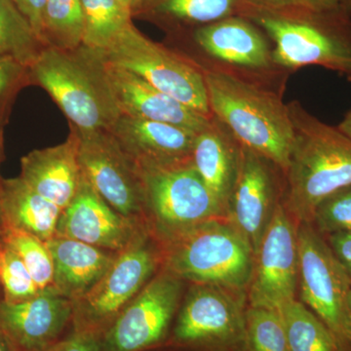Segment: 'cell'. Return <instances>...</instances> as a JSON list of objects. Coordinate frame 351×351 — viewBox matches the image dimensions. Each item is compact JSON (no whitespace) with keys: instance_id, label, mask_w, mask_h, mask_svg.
I'll return each mask as SVG.
<instances>
[{"instance_id":"34","label":"cell","mask_w":351,"mask_h":351,"mask_svg":"<svg viewBox=\"0 0 351 351\" xmlns=\"http://www.w3.org/2000/svg\"><path fill=\"white\" fill-rule=\"evenodd\" d=\"M54 351H106L103 334L73 328Z\"/></svg>"},{"instance_id":"44","label":"cell","mask_w":351,"mask_h":351,"mask_svg":"<svg viewBox=\"0 0 351 351\" xmlns=\"http://www.w3.org/2000/svg\"><path fill=\"white\" fill-rule=\"evenodd\" d=\"M1 180L2 178L0 177V191H1ZM2 225V209H1V198H0V226Z\"/></svg>"},{"instance_id":"13","label":"cell","mask_w":351,"mask_h":351,"mask_svg":"<svg viewBox=\"0 0 351 351\" xmlns=\"http://www.w3.org/2000/svg\"><path fill=\"white\" fill-rule=\"evenodd\" d=\"M298 226L280 203L254 257L253 274L247 291L249 306L278 311L288 302L298 299Z\"/></svg>"},{"instance_id":"35","label":"cell","mask_w":351,"mask_h":351,"mask_svg":"<svg viewBox=\"0 0 351 351\" xmlns=\"http://www.w3.org/2000/svg\"><path fill=\"white\" fill-rule=\"evenodd\" d=\"M12 2L31 25L36 38L44 46L43 17L47 0H12Z\"/></svg>"},{"instance_id":"18","label":"cell","mask_w":351,"mask_h":351,"mask_svg":"<svg viewBox=\"0 0 351 351\" xmlns=\"http://www.w3.org/2000/svg\"><path fill=\"white\" fill-rule=\"evenodd\" d=\"M108 131L140 169L191 161L197 135L174 124L122 114Z\"/></svg>"},{"instance_id":"25","label":"cell","mask_w":351,"mask_h":351,"mask_svg":"<svg viewBox=\"0 0 351 351\" xmlns=\"http://www.w3.org/2000/svg\"><path fill=\"white\" fill-rule=\"evenodd\" d=\"M278 311L290 351H343L326 325L299 300L288 302Z\"/></svg>"},{"instance_id":"17","label":"cell","mask_w":351,"mask_h":351,"mask_svg":"<svg viewBox=\"0 0 351 351\" xmlns=\"http://www.w3.org/2000/svg\"><path fill=\"white\" fill-rule=\"evenodd\" d=\"M101 60L108 86L120 114L166 122L195 133H199L209 124L212 117L186 107L128 69L108 63L103 58Z\"/></svg>"},{"instance_id":"7","label":"cell","mask_w":351,"mask_h":351,"mask_svg":"<svg viewBox=\"0 0 351 351\" xmlns=\"http://www.w3.org/2000/svg\"><path fill=\"white\" fill-rule=\"evenodd\" d=\"M162 267L160 241L145 228L117 254L97 285L73 302V329L104 334Z\"/></svg>"},{"instance_id":"27","label":"cell","mask_w":351,"mask_h":351,"mask_svg":"<svg viewBox=\"0 0 351 351\" xmlns=\"http://www.w3.org/2000/svg\"><path fill=\"white\" fill-rule=\"evenodd\" d=\"M85 18L83 45L105 49L132 23V13L117 0H82Z\"/></svg>"},{"instance_id":"41","label":"cell","mask_w":351,"mask_h":351,"mask_svg":"<svg viewBox=\"0 0 351 351\" xmlns=\"http://www.w3.org/2000/svg\"><path fill=\"white\" fill-rule=\"evenodd\" d=\"M0 351H16L5 335L0 331Z\"/></svg>"},{"instance_id":"8","label":"cell","mask_w":351,"mask_h":351,"mask_svg":"<svg viewBox=\"0 0 351 351\" xmlns=\"http://www.w3.org/2000/svg\"><path fill=\"white\" fill-rule=\"evenodd\" d=\"M140 170L145 186V221L159 241L205 221L228 219L225 208L191 160Z\"/></svg>"},{"instance_id":"36","label":"cell","mask_w":351,"mask_h":351,"mask_svg":"<svg viewBox=\"0 0 351 351\" xmlns=\"http://www.w3.org/2000/svg\"><path fill=\"white\" fill-rule=\"evenodd\" d=\"M324 239L351 280V233H336Z\"/></svg>"},{"instance_id":"40","label":"cell","mask_w":351,"mask_h":351,"mask_svg":"<svg viewBox=\"0 0 351 351\" xmlns=\"http://www.w3.org/2000/svg\"><path fill=\"white\" fill-rule=\"evenodd\" d=\"M124 8L127 10L130 11L133 14L134 11L137 10L141 4L145 1V0H117Z\"/></svg>"},{"instance_id":"45","label":"cell","mask_w":351,"mask_h":351,"mask_svg":"<svg viewBox=\"0 0 351 351\" xmlns=\"http://www.w3.org/2000/svg\"><path fill=\"white\" fill-rule=\"evenodd\" d=\"M350 330H351V298L350 301Z\"/></svg>"},{"instance_id":"15","label":"cell","mask_w":351,"mask_h":351,"mask_svg":"<svg viewBox=\"0 0 351 351\" xmlns=\"http://www.w3.org/2000/svg\"><path fill=\"white\" fill-rule=\"evenodd\" d=\"M73 300L57 290L22 302L0 300V331L16 351H49L73 330Z\"/></svg>"},{"instance_id":"30","label":"cell","mask_w":351,"mask_h":351,"mask_svg":"<svg viewBox=\"0 0 351 351\" xmlns=\"http://www.w3.org/2000/svg\"><path fill=\"white\" fill-rule=\"evenodd\" d=\"M246 334L249 351H290L282 318L276 309L248 304Z\"/></svg>"},{"instance_id":"23","label":"cell","mask_w":351,"mask_h":351,"mask_svg":"<svg viewBox=\"0 0 351 351\" xmlns=\"http://www.w3.org/2000/svg\"><path fill=\"white\" fill-rule=\"evenodd\" d=\"M2 223L29 233L43 242L56 235L62 211L36 193L21 177L1 180Z\"/></svg>"},{"instance_id":"1","label":"cell","mask_w":351,"mask_h":351,"mask_svg":"<svg viewBox=\"0 0 351 351\" xmlns=\"http://www.w3.org/2000/svg\"><path fill=\"white\" fill-rule=\"evenodd\" d=\"M198 66L204 77L212 117L240 145L285 173L295 143L288 104L283 103L280 95L230 69Z\"/></svg>"},{"instance_id":"39","label":"cell","mask_w":351,"mask_h":351,"mask_svg":"<svg viewBox=\"0 0 351 351\" xmlns=\"http://www.w3.org/2000/svg\"><path fill=\"white\" fill-rule=\"evenodd\" d=\"M337 128L351 140V110L346 113L345 119H343V121L339 123Z\"/></svg>"},{"instance_id":"2","label":"cell","mask_w":351,"mask_h":351,"mask_svg":"<svg viewBox=\"0 0 351 351\" xmlns=\"http://www.w3.org/2000/svg\"><path fill=\"white\" fill-rule=\"evenodd\" d=\"M288 107L295 143L284 173L281 203L298 223H311L321 201L351 186V140L306 112L299 101Z\"/></svg>"},{"instance_id":"12","label":"cell","mask_w":351,"mask_h":351,"mask_svg":"<svg viewBox=\"0 0 351 351\" xmlns=\"http://www.w3.org/2000/svg\"><path fill=\"white\" fill-rule=\"evenodd\" d=\"M78 157L85 179L115 211L147 225L144 181L137 164L110 131L78 130Z\"/></svg>"},{"instance_id":"46","label":"cell","mask_w":351,"mask_h":351,"mask_svg":"<svg viewBox=\"0 0 351 351\" xmlns=\"http://www.w3.org/2000/svg\"><path fill=\"white\" fill-rule=\"evenodd\" d=\"M3 299V295H2V290L1 288H0V300Z\"/></svg>"},{"instance_id":"32","label":"cell","mask_w":351,"mask_h":351,"mask_svg":"<svg viewBox=\"0 0 351 351\" xmlns=\"http://www.w3.org/2000/svg\"><path fill=\"white\" fill-rule=\"evenodd\" d=\"M311 223L323 237L351 233V186L321 201L314 210Z\"/></svg>"},{"instance_id":"16","label":"cell","mask_w":351,"mask_h":351,"mask_svg":"<svg viewBox=\"0 0 351 351\" xmlns=\"http://www.w3.org/2000/svg\"><path fill=\"white\" fill-rule=\"evenodd\" d=\"M147 226L145 223L115 211L82 174L75 197L62 211L56 235L121 252Z\"/></svg>"},{"instance_id":"5","label":"cell","mask_w":351,"mask_h":351,"mask_svg":"<svg viewBox=\"0 0 351 351\" xmlns=\"http://www.w3.org/2000/svg\"><path fill=\"white\" fill-rule=\"evenodd\" d=\"M160 243L163 269L184 282L247 294L255 254L228 219L205 221Z\"/></svg>"},{"instance_id":"11","label":"cell","mask_w":351,"mask_h":351,"mask_svg":"<svg viewBox=\"0 0 351 351\" xmlns=\"http://www.w3.org/2000/svg\"><path fill=\"white\" fill-rule=\"evenodd\" d=\"M186 287L162 267L104 332L106 351L158 350L169 336Z\"/></svg>"},{"instance_id":"20","label":"cell","mask_w":351,"mask_h":351,"mask_svg":"<svg viewBox=\"0 0 351 351\" xmlns=\"http://www.w3.org/2000/svg\"><path fill=\"white\" fill-rule=\"evenodd\" d=\"M69 126V134L64 142L34 149L21 159L20 177L62 210L75 197L82 177L78 157L80 134L75 126Z\"/></svg>"},{"instance_id":"14","label":"cell","mask_w":351,"mask_h":351,"mask_svg":"<svg viewBox=\"0 0 351 351\" xmlns=\"http://www.w3.org/2000/svg\"><path fill=\"white\" fill-rule=\"evenodd\" d=\"M284 186V173L278 166L241 145L239 174L226 213L254 254L282 201Z\"/></svg>"},{"instance_id":"47","label":"cell","mask_w":351,"mask_h":351,"mask_svg":"<svg viewBox=\"0 0 351 351\" xmlns=\"http://www.w3.org/2000/svg\"><path fill=\"white\" fill-rule=\"evenodd\" d=\"M54 348H53V350H49V351H54Z\"/></svg>"},{"instance_id":"29","label":"cell","mask_w":351,"mask_h":351,"mask_svg":"<svg viewBox=\"0 0 351 351\" xmlns=\"http://www.w3.org/2000/svg\"><path fill=\"white\" fill-rule=\"evenodd\" d=\"M0 243L5 245L19 256L41 291L56 290L52 258L45 242L29 233L2 223Z\"/></svg>"},{"instance_id":"33","label":"cell","mask_w":351,"mask_h":351,"mask_svg":"<svg viewBox=\"0 0 351 351\" xmlns=\"http://www.w3.org/2000/svg\"><path fill=\"white\" fill-rule=\"evenodd\" d=\"M27 85H32L29 66L15 57L0 56V121L8 122L16 97Z\"/></svg>"},{"instance_id":"43","label":"cell","mask_w":351,"mask_h":351,"mask_svg":"<svg viewBox=\"0 0 351 351\" xmlns=\"http://www.w3.org/2000/svg\"><path fill=\"white\" fill-rule=\"evenodd\" d=\"M341 8L346 11L348 15H351V0H339Z\"/></svg>"},{"instance_id":"9","label":"cell","mask_w":351,"mask_h":351,"mask_svg":"<svg viewBox=\"0 0 351 351\" xmlns=\"http://www.w3.org/2000/svg\"><path fill=\"white\" fill-rule=\"evenodd\" d=\"M108 63L128 69L186 107L212 117L199 66L178 51L157 43L130 23L105 49Z\"/></svg>"},{"instance_id":"31","label":"cell","mask_w":351,"mask_h":351,"mask_svg":"<svg viewBox=\"0 0 351 351\" xmlns=\"http://www.w3.org/2000/svg\"><path fill=\"white\" fill-rule=\"evenodd\" d=\"M0 288L3 301L17 302L41 292L19 256L0 243Z\"/></svg>"},{"instance_id":"3","label":"cell","mask_w":351,"mask_h":351,"mask_svg":"<svg viewBox=\"0 0 351 351\" xmlns=\"http://www.w3.org/2000/svg\"><path fill=\"white\" fill-rule=\"evenodd\" d=\"M350 16L343 9H276L252 1L243 17L263 27L272 39V61L279 69L324 66L351 82Z\"/></svg>"},{"instance_id":"24","label":"cell","mask_w":351,"mask_h":351,"mask_svg":"<svg viewBox=\"0 0 351 351\" xmlns=\"http://www.w3.org/2000/svg\"><path fill=\"white\" fill-rule=\"evenodd\" d=\"M251 0H145L132 16L174 25H202L245 12Z\"/></svg>"},{"instance_id":"6","label":"cell","mask_w":351,"mask_h":351,"mask_svg":"<svg viewBox=\"0 0 351 351\" xmlns=\"http://www.w3.org/2000/svg\"><path fill=\"white\" fill-rule=\"evenodd\" d=\"M247 294L188 284L169 336L159 351H249Z\"/></svg>"},{"instance_id":"37","label":"cell","mask_w":351,"mask_h":351,"mask_svg":"<svg viewBox=\"0 0 351 351\" xmlns=\"http://www.w3.org/2000/svg\"><path fill=\"white\" fill-rule=\"evenodd\" d=\"M258 5L269 8L282 9L293 7L313 6L309 0H252ZM314 7V6H313Z\"/></svg>"},{"instance_id":"22","label":"cell","mask_w":351,"mask_h":351,"mask_svg":"<svg viewBox=\"0 0 351 351\" xmlns=\"http://www.w3.org/2000/svg\"><path fill=\"white\" fill-rule=\"evenodd\" d=\"M240 152L239 141L214 117L196 135L191 162L226 211L239 174Z\"/></svg>"},{"instance_id":"42","label":"cell","mask_w":351,"mask_h":351,"mask_svg":"<svg viewBox=\"0 0 351 351\" xmlns=\"http://www.w3.org/2000/svg\"><path fill=\"white\" fill-rule=\"evenodd\" d=\"M6 124L3 123V122L0 121V163L3 160L4 158V138H3V131L4 126Z\"/></svg>"},{"instance_id":"28","label":"cell","mask_w":351,"mask_h":351,"mask_svg":"<svg viewBox=\"0 0 351 351\" xmlns=\"http://www.w3.org/2000/svg\"><path fill=\"white\" fill-rule=\"evenodd\" d=\"M43 48L12 0H0V56L15 57L29 66Z\"/></svg>"},{"instance_id":"26","label":"cell","mask_w":351,"mask_h":351,"mask_svg":"<svg viewBox=\"0 0 351 351\" xmlns=\"http://www.w3.org/2000/svg\"><path fill=\"white\" fill-rule=\"evenodd\" d=\"M85 18L82 0H47L43 17L45 47L64 51L83 44Z\"/></svg>"},{"instance_id":"10","label":"cell","mask_w":351,"mask_h":351,"mask_svg":"<svg viewBox=\"0 0 351 351\" xmlns=\"http://www.w3.org/2000/svg\"><path fill=\"white\" fill-rule=\"evenodd\" d=\"M298 244V300L326 325L343 351H351L350 276L311 223H299Z\"/></svg>"},{"instance_id":"21","label":"cell","mask_w":351,"mask_h":351,"mask_svg":"<svg viewBox=\"0 0 351 351\" xmlns=\"http://www.w3.org/2000/svg\"><path fill=\"white\" fill-rule=\"evenodd\" d=\"M45 243L52 258L55 289L73 302L97 285L119 253L57 235Z\"/></svg>"},{"instance_id":"38","label":"cell","mask_w":351,"mask_h":351,"mask_svg":"<svg viewBox=\"0 0 351 351\" xmlns=\"http://www.w3.org/2000/svg\"><path fill=\"white\" fill-rule=\"evenodd\" d=\"M311 5L319 9H341L339 0H309ZM346 12V11H345Z\"/></svg>"},{"instance_id":"4","label":"cell","mask_w":351,"mask_h":351,"mask_svg":"<svg viewBox=\"0 0 351 351\" xmlns=\"http://www.w3.org/2000/svg\"><path fill=\"white\" fill-rule=\"evenodd\" d=\"M32 85L45 90L69 124L82 132L108 130L120 112L108 86L103 60L87 46L64 51L44 47L29 66Z\"/></svg>"},{"instance_id":"19","label":"cell","mask_w":351,"mask_h":351,"mask_svg":"<svg viewBox=\"0 0 351 351\" xmlns=\"http://www.w3.org/2000/svg\"><path fill=\"white\" fill-rule=\"evenodd\" d=\"M193 41L208 57L235 68L263 73L279 69L263 34L241 16L198 27L193 32Z\"/></svg>"}]
</instances>
